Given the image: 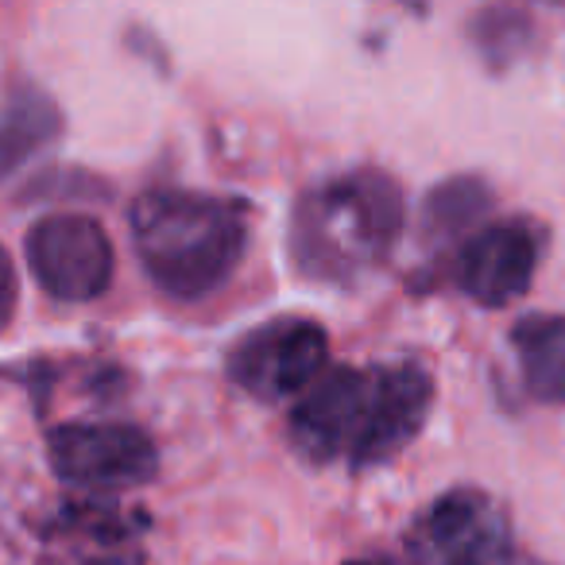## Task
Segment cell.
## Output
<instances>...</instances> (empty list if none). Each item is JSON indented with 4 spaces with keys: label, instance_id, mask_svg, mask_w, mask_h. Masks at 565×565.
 <instances>
[{
    "label": "cell",
    "instance_id": "4fadbf2b",
    "mask_svg": "<svg viewBox=\"0 0 565 565\" xmlns=\"http://www.w3.org/2000/svg\"><path fill=\"white\" fill-rule=\"evenodd\" d=\"M349 565H392V562H380V557L372 562V557H369V562H349Z\"/></svg>",
    "mask_w": 565,
    "mask_h": 565
},
{
    "label": "cell",
    "instance_id": "3957f363",
    "mask_svg": "<svg viewBox=\"0 0 565 565\" xmlns=\"http://www.w3.org/2000/svg\"><path fill=\"white\" fill-rule=\"evenodd\" d=\"M403 190L384 171H349L318 182L295 205V264L307 279L356 282L384 264L403 233Z\"/></svg>",
    "mask_w": 565,
    "mask_h": 565
},
{
    "label": "cell",
    "instance_id": "277c9868",
    "mask_svg": "<svg viewBox=\"0 0 565 565\" xmlns=\"http://www.w3.org/2000/svg\"><path fill=\"white\" fill-rule=\"evenodd\" d=\"M330 338L310 318H271L228 349V380L264 403L302 399L322 380Z\"/></svg>",
    "mask_w": 565,
    "mask_h": 565
},
{
    "label": "cell",
    "instance_id": "30bf717a",
    "mask_svg": "<svg viewBox=\"0 0 565 565\" xmlns=\"http://www.w3.org/2000/svg\"><path fill=\"white\" fill-rule=\"evenodd\" d=\"M63 132V113L43 89L17 86L4 105V171H17L24 159L47 148Z\"/></svg>",
    "mask_w": 565,
    "mask_h": 565
},
{
    "label": "cell",
    "instance_id": "5bb4252c",
    "mask_svg": "<svg viewBox=\"0 0 565 565\" xmlns=\"http://www.w3.org/2000/svg\"><path fill=\"white\" fill-rule=\"evenodd\" d=\"M550 4H565V0H550Z\"/></svg>",
    "mask_w": 565,
    "mask_h": 565
},
{
    "label": "cell",
    "instance_id": "5b68a950",
    "mask_svg": "<svg viewBox=\"0 0 565 565\" xmlns=\"http://www.w3.org/2000/svg\"><path fill=\"white\" fill-rule=\"evenodd\" d=\"M411 565H511V526L503 508L477 488H454L415 515L407 531Z\"/></svg>",
    "mask_w": 565,
    "mask_h": 565
},
{
    "label": "cell",
    "instance_id": "7c38bea8",
    "mask_svg": "<svg viewBox=\"0 0 565 565\" xmlns=\"http://www.w3.org/2000/svg\"><path fill=\"white\" fill-rule=\"evenodd\" d=\"M472 40H477V47L492 63L503 66L526 51V43H531V20L523 12L508 9V4H495V9H484L472 20Z\"/></svg>",
    "mask_w": 565,
    "mask_h": 565
},
{
    "label": "cell",
    "instance_id": "8fae6325",
    "mask_svg": "<svg viewBox=\"0 0 565 565\" xmlns=\"http://www.w3.org/2000/svg\"><path fill=\"white\" fill-rule=\"evenodd\" d=\"M492 205V194L480 179H446L423 202V236L426 241H454L465 236Z\"/></svg>",
    "mask_w": 565,
    "mask_h": 565
},
{
    "label": "cell",
    "instance_id": "ba28073f",
    "mask_svg": "<svg viewBox=\"0 0 565 565\" xmlns=\"http://www.w3.org/2000/svg\"><path fill=\"white\" fill-rule=\"evenodd\" d=\"M539 267V233L526 221H495L472 233L457 256V287L480 307L523 299Z\"/></svg>",
    "mask_w": 565,
    "mask_h": 565
},
{
    "label": "cell",
    "instance_id": "8992f818",
    "mask_svg": "<svg viewBox=\"0 0 565 565\" xmlns=\"http://www.w3.org/2000/svg\"><path fill=\"white\" fill-rule=\"evenodd\" d=\"M24 256L35 282L58 302H94L109 291L117 252L97 217L47 213L28 228Z\"/></svg>",
    "mask_w": 565,
    "mask_h": 565
},
{
    "label": "cell",
    "instance_id": "52a82bcc",
    "mask_svg": "<svg viewBox=\"0 0 565 565\" xmlns=\"http://www.w3.org/2000/svg\"><path fill=\"white\" fill-rule=\"evenodd\" d=\"M51 469L74 488L120 492L148 484L159 469L151 438L125 423H66L47 438Z\"/></svg>",
    "mask_w": 565,
    "mask_h": 565
},
{
    "label": "cell",
    "instance_id": "9c48e42d",
    "mask_svg": "<svg viewBox=\"0 0 565 565\" xmlns=\"http://www.w3.org/2000/svg\"><path fill=\"white\" fill-rule=\"evenodd\" d=\"M519 376L539 403L565 407V315H531L511 330Z\"/></svg>",
    "mask_w": 565,
    "mask_h": 565
},
{
    "label": "cell",
    "instance_id": "7a4b0ae2",
    "mask_svg": "<svg viewBox=\"0 0 565 565\" xmlns=\"http://www.w3.org/2000/svg\"><path fill=\"white\" fill-rule=\"evenodd\" d=\"M132 244L148 279L179 302L225 287L248 248L244 205L198 190H148L132 202Z\"/></svg>",
    "mask_w": 565,
    "mask_h": 565
},
{
    "label": "cell",
    "instance_id": "6da1fadb",
    "mask_svg": "<svg viewBox=\"0 0 565 565\" xmlns=\"http://www.w3.org/2000/svg\"><path fill=\"white\" fill-rule=\"evenodd\" d=\"M434 407V384L415 364L326 369L295 403L291 438L310 461L380 465L407 449Z\"/></svg>",
    "mask_w": 565,
    "mask_h": 565
}]
</instances>
